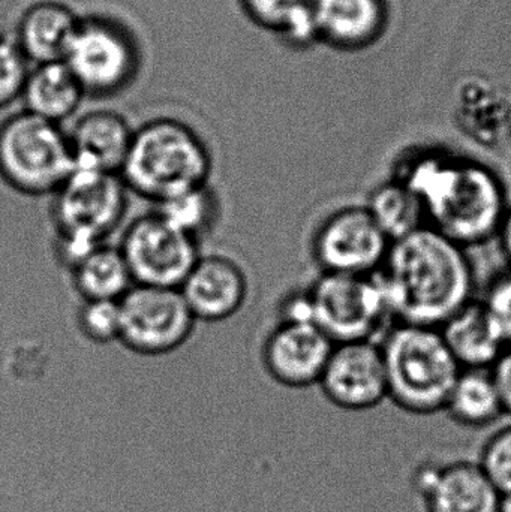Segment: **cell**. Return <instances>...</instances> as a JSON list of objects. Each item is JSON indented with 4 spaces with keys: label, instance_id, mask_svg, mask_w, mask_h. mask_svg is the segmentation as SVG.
<instances>
[{
    "label": "cell",
    "instance_id": "6da1fadb",
    "mask_svg": "<svg viewBox=\"0 0 511 512\" xmlns=\"http://www.w3.org/2000/svg\"><path fill=\"white\" fill-rule=\"evenodd\" d=\"M390 177L420 198L429 227L468 251L497 239L511 203L494 167L447 147H414L401 153Z\"/></svg>",
    "mask_w": 511,
    "mask_h": 512
},
{
    "label": "cell",
    "instance_id": "7a4b0ae2",
    "mask_svg": "<svg viewBox=\"0 0 511 512\" xmlns=\"http://www.w3.org/2000/svg\"><path fill=\"white\" fill-rule=\"evenodd\" d=\"M377 276L399 324L440 328L476 298L470 251L429 225L392 242Z\"/></svg>",
    "mask_w": 511,
    "mask_h": 512
},
{
    "label": "cell",
    "instance_id": "3957f363",
    "mask_svg": "<svg viewBox=\"0 0 511 512\" xmlns=\"http://www.w3.org/2000/svg\"><path fill=\"white\" fill-rule=\"evenodd\" d=\"M213 155L185 120L158 116L135 128L120 177L131 194L159 204L210 183Z\"/></svg>",
    "mask_w": 511,
    "mask_h": 512
},
{
    "label": "cell",
    "instance_id": "277c9868",
    "mask_svg": "<svg viewBox=\"0 0 511 512\" xmlns=\"http://www.w3.org/2000/svg\"><path fill=\"white\" fill-rule=\"evenodd\" d=\"M378 342L390 402L411 415L444 411L462 369L440 328L395 322Z\"/></svg>",
    "mask_w": 511,
    "mask_h": 512
},
{
    "label": "cell",
    "instance_id": "5b68a950",
    "mask_svg": "<svg viewBox=\"0 0 511 512\" xmlns=\"http://www.w3.org/2000/svg\"><path fill=\"white\" fill-rule=\"evenodd\" d=\"M131 192L119 174L75 170L51 195L50 215L56 251L66 270L125 221Z\"/></svg>",
    "mask_w": 511,
    "mask_h": 512
},
{
    "label": "cell",
    "instance_id": "8992f818",
    "mask_svg": "<svg viewBox=\"0 0 511 512\" xmlns=\"http://www.w3.org/2000/svg\"><path fill=\"white\" fill-rule=\"evenodd\" d=\"M74 171L62 125L24 110L0 120V180L17 197H51Z\"/></svg>",
    "mask_w": 511,
    "mask_h": 512
},
{
    "label": "cell",
    "instance_id": "52a82bcc",
    "mask_svg": "<svg viewBox=\"0 0 511 512\" xmlns=\"http://www.w3.org/2000/svg\"><path fill=\"white\" fill-rule=\"evenodd\" d=\"M303 291L309 321L336 345L378 342L395 324L377 274L320 273Z\"/></svg>",
    "mask_w": 511,
    "mask_h": 512
},
{
    "label": "cell",
    "instance_id": "ba28073f",
    "mask_svg": "<svg viewBox=\"0 0 511 512\" xmlns=\"http://www.w3.org/2000/svg\"><path fill=\"white\" fill-rule=\"evenodd\" d=\"M63 62L86 96L110 98L125 92L143 65L140 42L123 21L105 14L81 15Z\"/></svg>",
    "mask_w": 511,
    "mask_h": 512
},
{
    "label": "cell",
    "instance_id": "9c48e42d",
    "mask_svg": "<svg viewBox=\"0 0 511 512\" xmlns=\"http://www.w3.org/2000/svg\"><path fill=\"white\" fill-rule=\"evenodd\" d=\"M119 304V343L143 357L173 354L197 324L179 289L134 285Z\"/></svg>",
    "mask_w": 511,
    "mask_h": 512
},
{
    "label": "cell",
    "instance_id": "30bf717a",
    "mask_svg": "<svg viewBox=\"0 0 511 512\" xmlns=\"http://www.w3.org/2000/svg\"><path fill=\"white\" fill-rule=\"evenodd\" d=\"M119 249L134 285L179 289L201 256L200 243L153 210L129 222Z\"/></svg>",
    "mask_w": 511,
    "mask_h": 512
},
{
    "label": "cell",
    "instance_id": "8fae6325",
    "mask_svg": "<svg viewBox=\"0 0 511 512\" xmlns=\"http://www.w3.org/2000/svg\"><path fill=\"white\" fill-rule=\"evenodd\" d=\"M390 245L365 204H351L333 210L317 225L311 256L320 273L372 276L383 267Z\"/></svg>",
    "mask_w": 511,
    "mask_h": 512
},
{
    "label": "cell",
    "instance_id": "7c38bea8",
    "mask_svg": "<svg viewBox=\"0 0 511 512\" xmlns=\"http://www.w3.org/2000/svg\"><path fill=\"white\" fill-rule=\"evenodd\" d=\"M327 402L348 412L371 411L389 399L386 364L377 340L338 343L318 382Z\"/></svg>",
    "mask_w": 511,
    "mask_h": 512
},
{
    "label": "cell",
    "instance_id": "4fadbf2b",
    "mask_svg": "<svg viewBox=\"0 0 511 512\" xmlns=\"http://www.w3.org/2000/svg\"><path fill=\"white\" fill-rule=\"evenodd\" d=\"M335 345L312 322L278 321L264 340L261 363L270 379L282 387H314Z\"/></svg>",
    "mask_w": 511,
    "mask_h": 512
},
{
    "label": "cell",
    "instance_id": "5bb4252c",
    "mask_svg": "<svg viewBox=\"0 0 511 512\" xmlns=\"http://www.w3.org/2000/svg\"><path fill=\"white\" fill-rule=\"evenodd\" d=\"M413 487L426 512H504V499L470 460L419 466Z\"/></svg>",
    "mask_w": 511,
    "mask_h": 512
},
{
    "label": "cell",
    "instance_id": "9a60e30c",
    "mask_svg": "<svg viewBox=\"0 0 511 512\" xmlns=\"http://www.w3.org/2000/svg\"><path fill=\"white\" fill-rule=\"evenodd\" d=\"M179 291L197 321L222 322L245 306L249 280L236 259L201 254Z\"/></svg>",
    "mask_w": 511,
    "mask_h": 512
},
{
    "label": "cell",
    "instance_id": "2e32d148",
    "mask_svg": "<svg viewBox=\"0 0 511 512\" xmlns=\"http://www.w3.org/2000/svg\"><path fill=\"white\" fill-rule=\"evenodd\" d=\"M317 42L339 51H362L383 38L389 26L386 0H314Z\"/></svg>",
    "mask_w": 511,
    "mask_h": 512
},
{
    "label": "cell",
    "instance_id": "e0dca14e",
    "mask_svg": "<svg viewBox=\"0 0 511 512\" xmlns=\"http://www.w3.org/2000/svg\"><path fill=\"white\" fill-rule=\"evenodd\" d=\"M134 131L119 111L98 108L81 114L66 131L75 170L120 176Z\"/></svg>",
    "mask_w": 511,
    "mask_h": 512
},
{
    "label": "cell",
    "instance_id": "ac0fdd59",
    "mask_svg": "<svg viewBox=\"0 0 511 512\" xmlns=\"http://www.w3.org/2000/svg\"><path fill=\"white\" fill-rule=\"evenodd\" d=\"M80 18L62 0H36L18 18L14 41L32 66L63 62Z\"/></svg>",
    "mask_w": 511,
    "mask_h": 512
},
{
    "label": "cell",
    "instance_id": "d6986e66",
    "mask_svg": "<svg viewBox=\"0 0 511 512\" xmlns=\"http://www.w3.org/2000/svg\"><path fill=\"white\" fill-rule=\"evenodd\" d=\"M440 331L461 369H494L510 348L482 298L465 304Z\"/></svg>",
    "mask_w": 511,
    "mask_h": 512
},
{
    "label": "cell",
    "instance_id": "ffe728a7",
    "mask_svg": "<svg viewBox=\"0 0 511 512\" xmlns=\"http://www.w3.org/2000/svg\"><path fill=\"white\" fill-rule=\"evenodd\" d=\"M455 120L468 140L495 149L511 135V99L488 81H467L456 96Z\"/></svg>",
    "mask_w": 511,
    "mask_h": 512
},
{
    "label": "cell",
    "instance_id": "44dd1931",
    "mask_svg": "<svg viewBox=\"0 0 511 512\" xmlns=\"http://www.w3.org/2000/svg\"><path fill=\"white\" fill-rule=\"evenodd\" d=\"M86 92L65 62L30 68L20 101L23 110L47 122L62 125L80 110Z\"/></svg>",
    "mask_w": 511,
    "mask_h": 512
},
{
    "label": "cell",
    "instance_id": "7402d4cb",
    "mask_svg": "<svg viewBox=\"0 0 511 512\" xmlns=\"http://www.w3.org/2000/svg\"><path fill=\"white\" fill-rule=\"evenodd\" d=\"M444 412L468 429H485L506 415L492 369H462Z\"/></svg>",
    "mask_w": 511,
    "mask_h": 512
},
{
    "label": "cell",
    "instance_id": "603a6c76",
    "mask_svg": "<svg viewBox=\"0 0 511 512\" xmlns=\"http://www.w3.org/2000/svg\"><path fill=\"white\" fill-rule=\"evenodd\" d=\"M72 286L83 301H120L134 286L119 246H96L69 268Z\"/></svg>",
    "mask_w": 511,
    "mask_h": 512
},
{
    "label": "cell",
    "instance_id": "cb8c5ba5",
    "mask_svg": "<svg viewBox=\"0 0 511 512\" xmlns=\"http://www.w3.org/2000/svg\"><path fill=\"white\" fill-rule=\"evenodd\" d=\"M365 207L390 242L416 233L428 225L420 198L395 177H387L377 183L369 191Z\"/></svg>",
    "mask_w": 511,
    "mask_h": 512
},
{
    "label": "cell",
    "instance_id": "d4e9b609",
    "mask_svg": "<svg viewBox=\"0 0 511 512\" xmlns=\"http://www.w3.org/2000/svg\"><path fill=\"white\" fill-rule=\"evenodd\" d=\"M314 0H239L240 8L249 21L267 30L291 47H308L317 42Z\"/></svg>",
    "mask_w": 511,
    "mask_h": 512
},
{
    "label": "cell",
    "instance_id": "484cf974",
    "mask_svg": "<svg viewBox=\"0 0 511 512\" xmlns=\"http://www.w3.org/2000/svg\"><path fill=\"white\" fill-rule=\"evenodd\" d=\"M155 212L186 236L201 242L218 224L221 203L210 183L156 204Z\"/></svg>",
    "mask_w": 511,
    "mask_h": 512
},
{
    "label": "cell",
    "instance_id": "4316f807",
    "mask_svg": "<svg viewBox=\"0 0 511 512\" xmlns=\"http://www.w3.org/2000/svg\"><path fill=\"white\" fill-rule=\"evenodd\" d=\"M480 468L504 499V512L511 511V423L495 430L480 451Z\"/></svg>",
    "mask_w": 511,
    "mask_h": 512
},
{
    "label": "cell",
    "instance_id": "83f0119b",
    "mask_svg": "<svg viewBox=\"0 0 511 512\" xmlns=\"http://www.w3.org/2000/svg\"><path fill=\"white\" fill-rule=\"evenodd\" d=\"M77 325L84 339L96 345L119 342V301H83L78 309Z\"/></svg>",
    "mask_w": 511,
    "mask_h": 512
},
{
    "label": "cell",
    "instance_id": "f1b7e54d",
    "mask_svg": "<svg viewBox=\"0 0 511 512\" xmlns=\"http://www.w3.org/2000/svg\"><path fill=\"white\" fill-rule=\"evenodd\" d=\"M30 68L14 38L0 35V111L20 101Z\"/></svg>",
    "mask_w": 511,
    "mask_h": 512
},
{
    "label": "cell",
    "instance_id": "f546056e",
    "mask_svg": "<svg viewBox=\"0 0 511 512\" xmlns=\"http://www.w3.org/2000/svg\"><path fill=\"white\" fill-rule=\"evenodd\" d=\"M482 300L491 310L507 345L511 346V268L498 274L489 283L488 291Z\"/></svg>",
    "mask_w": 511,
    "mask_h": 512
},
{
    "label": "cell",
    "instance_id": "4dcf8cb0",
    "mask_svg": "<svg viewBox=\"0 0 511 512\" xmlns=\"http://www.w3.org/2000/svg\"><path fill=\"white\" fill-rule=\"evenodd\" d=\"M492 372H494L495 381H497L498 390L503 399L506 415H511V346L495 364Z\"/></svg>",
    "mask_w": 511,
    "mask_h": 512
},
{
    "label": "cell",
    "instance_id": "1f68e13d",
    "mask_svg": "<svg viewBox=\"0 0 511 512\" xmlns=\"http://www.w3.org/2000/svg\"><path fill=\"white\" fill-rule=\"evenodd\" d=\"M495 240H498V243H500L501 252H503L504 258L509 262L511 268V203L503 222H501V227Z\"/></svg>",
    "mask_w": 511,
    "mask_h": 512
}]
</instances>
